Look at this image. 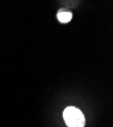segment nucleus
I'll return each mask as SVG.
<instances>
[{
    "label": "nucleus",
    "instance_id": "f257e3e1",
    "mask_svg": "<svg viewBox=\"0 0 113 127\" xmlns=\"http://www.w3.org/2000/svg\"><path fill=\"white\" fill-rule=\"evenodd\" d=\"M63 119L68 127H84L86 124L85 115L75 107H67L63 112Z\"/></svg>",
    "mask_w": 113,
    "mask_h": 127
},
{
    "label": "nucleus",
    "instance_id": "f03ea898",
    "mask_svg": "<svg viewBox=\"0 0 113 127\" xmlns=\"http://www.w3.org/2000/svg\"><path fill=\"white\" fill-rule=\"evenodd\" d=\"M71 18H73V13H71L70 11H68V10H66L65 8H62L58 10L57 12V19L59 20V22L61 24H67L69 23Z\"/></svg>",
    "mask_w": 113,
    "mask_h": 127
}]
</instances>
